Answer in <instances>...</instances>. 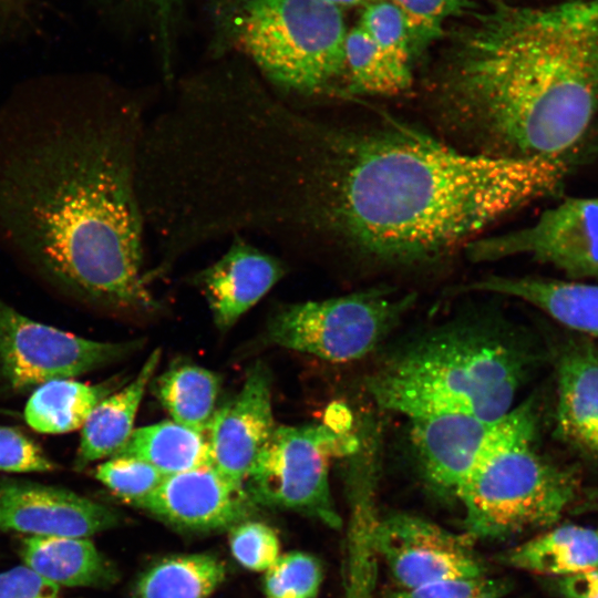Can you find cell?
Listing matches in <instances>:
<instances>
[{
    "label": "cell",
    "mask_w": 598,
    "mask_h": 598,
    "mask_svg": "<svg viewBox=\"0 0 598 598\" xmlns=\"http://www.w3.org/2000/svg\"><path fill=\"white\" fill-rule=\"evenodd\" d=\"M95 477L115 496L136 506L152 494L166 475L136 457L112 456L95 468Z\"/></svg>",
    "instance_id": "obj_28"
},
{
    "label": "cell",
    "mask_w": 598,
    "mask_h": 598,
    "mask_svg": "<svg viewBox=\"0 0 598 598\" xmlns=\"http://www.w3.org/2000/svg\"><path fill=\"white\" fill-rule=\"evenodd\" d=\"M214 22L215 49L245 55L281 92L313 96L344 83L348 31L327 0H223Z\"/></svg>",
    "instance_id": "obj_5"
},
{
    "label": "cell",
    "mask_w": 598,
    "mask_h": 598,
    "mask_svg": "<svg viewBox=\"0 0 598 598\" xmlns=\"http://www.w3.org/2000/svg\"><path fill=\"white\" fill-rule=\"evenodd\" d=\"M143 103L110 85L24 90L0 104V248L56 289L158 308L143 272Z\"/></svg>",
    "instance_id": "obj_2"
},
{
    "label": "cell",
    "mask_w": 598,
    "mask_h": 598,
    "mask_svg": "<svg viewBox=\"0 0 598 598\" xmlns=\"http://www.w3.org/2000/svg\"><path fill=\"white\" fill-rule=\"evenodd\" d=\"M558 589L565 598H598V567L559 578Z\"/></svg>",
    "instance_id": "obj_36"
},
{
    "label": "cell",
    "mask_w": 598,
    "mask_h": 598,
    "mask_svg": "<svg viewBox=\"0 0 598 598\" xmlns=\"http://www.w3.org/2000/svg\"><path fill=\"white\" fill-rule=\"evenodd\" d=\"M574 164L468 153L391 117L329 123L262 92L227 137L219 185L238 233L410 267L465 248L498 219L557 192Z\"/></svg>",
    "instance_id": "obj_1"
},
{
    "label": "cell",
    "mask_w": 598,
    "mask_h": 598,
    "mask_svg": "<svg viewBox=\"0 0 598 598\" xmlns=\"http://www.w3.org/2000/svg\"><path fill=\"white\" fill-rule=\"evenodd\" d=\"M161 354V349H155L133 380L102 400L91 412L81 427L74 460L76 471L111 457L130 439L138 406L156 372Z\"/></svg>",
    "instance_id": "obj_19"
},
{
    "label": "cell",
    "mask_w": 598,
    "mask_h": 598,
    "mask_svg": "<svg viewBox=\"0 0 598 598\" xmlns=\"http://www.w3.org/2000/svg\"><path fill=\"white\" fill-rule=\"evenodd\" d=\"M220 378L192 363L175 364L154 382L153 391L173 421L204 433L216 411Z\"/></svg>",
    "instance_id": "obj_24"
},
{
    "label": "cell",
    "mask_w": 598,
    "mask_h": 598,
    "mask_svg": "<svg viewBox=\"0 0 598 598\" xmlns=\"http://www.w3.org/2000/svg\"><path fill=\"white\" fill-rule=\"evenodd\" d=\"M20 556L59 587H104L116 579L112 564L87 537L27 536Z\"/></svg>",
    "instance_id": "obj_20"
},
{
    "label": "cell",
    "mask_w": 598,
    "mask_h": 598,
    "mask_svg": "<svg viewBox=\"0 0 598 598\" xmlns=\"http://www.w3.org/2000/svg\"><path fill=\"white\" fill-rule=\"evenodd\" d=\"M229 545L236 560L255 571L267 570L280 556L276 533L260 522L244 520L233 526Z\"/></svg>",
    "instance_id": "obj_31"
},
{
    "label": "cell",
    "mask_w": 598,
    "mask_h": 598,
    "mask_svg": "<svg viewBox=\"0 0 598 598\" xmlns=\"http://www.w3.org/2000/svg\"><path fill=\"white\" fill-rule=\"evenodd\" d=\"M534 441L525 437L498 450L458 488L463 534L471 540L550 527L575 499V475L540 456Z\"/></svg>",
    "instance_id": "obj_6"
},
{
    "label": "cell",
    "mask_w": 598,
    "mask_h": 598,
    "mask_svg": "<svg viewBox=\"0 0 598 598\" xmlns=\"http://www.w3.org/2000/svg\"><path fill=\"white\" fill-rule=\"evenodd\" d=\"M113 378L97 384L71 379L49 381L35 388L24 408V420L40 433L61 434L81 429L94 408L121 388Z\"/></svg>",
    "instance_id": "obj_22"
},
{
    "label": "cell",
    "mask_w": 598,
    "mask_h": 598,
    "mask_svg": "<svg viewBox=\"0 0 598 598\" xmlns=\"http://www.w3.org/2000/svg\"><path fill=\"white\" fill-rule=\"evenodd\" d=\"M322 580L319 561L311 555L293 551L279 556L267 569L268 598H316Z\"/></svg>",
    "instance_id": "obj_29"
},
{
    "label": "cell",
    "mask_w": 598,
    "mask_h": 598,
    "mask_svg": "<svg viewBox=\"0 0 598 598\" xmlns=\"http://www.w3.org/2000/svg\"><path fill=\"white\" fill-rule=\"evenodd\" d=\"M430 93L465 152L577 159L598 133V0L478 13L455 33Z\"/></svg>",
    "instance_id": "obj_3"
},
{
    "label": "cell",
    "mask_w": 598,
    "mask_h": 598,
    "mask_svg": "<svg viewBox=\"0 0 598 598\" xmlns=\"http://www.w3.org/2000/svg\"><path fill=\"white\" fill-rule=\"evenodd\" d=\"M415 300L379 287L283 306L269 319L266 340L331 362L354 361L378 348Z\"/></svg>",
    "instance_id": "obj_8"
},
{
    "label": "cell",
    "mask_w": 598,
    "mask_h": 598,
    "mask_svg": "<svg viewBox=\"0 0 598 598\" xmlns=\"http://www.w3.org/2000/svg\"><path fill=\"white\" fill-rule=\"evenodd\" d=\"M151 30L161 55L162 69L172 79L175 37L183 13L184 0H124Z\"/></svg>",
    "instance_id": "obj_32"
},
{
    "label": "cell",
    "mask_w": 598,
    "mask_h": 598,
    "mask_svg": "<svg viewBox=\"0 0 598 598\" xmlns=\"http://www.w3.org/2000/svg\"><path fill=\"white\" fill-rule=\"evenodd\" d=\"M405 16L415 58L443 34L445 22L461 13L468 0H388Z\"/></svg>",
    "instance_id": "obj_30"
},
{
    "label": "cell",
    "mask_w": 598,
    "mask_h": 598,
    "mask_svg": "<svg viewBox=\"0 0 598 598\" xmlns=\"http://www.w3.org/2000/svg\"><path fill=\"white\" fill-rule=\"evenodd\" d=\"M346 92L396 95L412 85L413 74L388 58L357 24L344 42Z\"/></svg>",
    "instance_id": "obj_26"
},
{
    "label": "cell",
    "mask_w": 598,
    "mask_h": 598,
    "mask_svg": "<svg viewBox=\"0 0 598 598\" xmlns=\"http://www.w3.org/2000/svg\"><path fill=\"white\" fill-rule=\"evenodd\" d=\"M60 587L28 566L0 573V598H59Z\"/></svg>",
    "instance_id": "obj_35"
},
{
    "label": "cell",
    "mask_w": 598,
    "mask_h": 598,
    "mask_svg": "<svg viewBox=\"0 0 598 598\" xmlns=\"http://www.w3.org/2000/svg\"><path fill=\"white\" fill-rule=\"evenodd\" d=\"M255 505L244 486L208 466L166 476L136 507L176 527L214 530L244 522Z\"/></svg>",
    "instance_id": "obj_15"
},
{
    "label": "cell",
    "mask_w": 598,
    "mask_h": 598,
    "mask_svg": "<svg viewBox=\"0 0 598 598\" xmlns=\"http://www.w3.org/2000/svg\"><path fill=\"white\" fill-rule=\"evenodd\" d=\"M473 540L425 518L398 513L377 518L372 545L402 589L485 576Z\"/></svg>",
    "instance_id": "obj_12"
},
{
    "label": "cell",
    "mask_w": 598,
    "mask_h": 598,
    "mask_svg": "<svg viewBox=\"0 0 598 598\" xmlns=\"http://www.w3.org/2000/svg\"><path fill=\"white\" fill-rule=\"evenodd\" d=\"M360 445L350 412L336 405L320 424L278 425L244 487L255 504L290 509L340 527L329 486V462Z\"/></svg>",
    "instance_id": "obj_7"
},
{
    "label": "cell",
    "mask_w": 598,
    "mask_h": 598,
    "mask_svg": "<svg viewBox=\"0 0 598 598\" xmlns=\"http://www.w3.org/2000/svg\"><path fill=\"white\" fill-rule=\"evenodd\" d=\"M506 564L559 578L598 567V530L565 524L512 548Z\"/></svg>",
    "instance_id": "obj_21"
},
{
    "label": "cell",
    "mask_w": 598,
    "mask_h": 598,
    "mask_svg": "<svg viewBox=\"0 0 598 598\" xmlns=\"http://www.w3.org/2000/svg\"><path fill=\"white\" fill-rule=\"evenodd\" d=\"M358 25L393 62L412 71L415 59L412 33L402 11L388 0L363 6Z\"/></svg>",
    "instance_id": "obj_27"
},
{
    "label": "cell",
    "mask_w": 598,
    "mask_h": 598,
    "mask_svg": "<svg viewBox=\"0 0 598 598\" xmlns=\"http://www.w3.org/2000/svg\"><path fill=\"white\" fill-rule=\"evenodd\" d=\"M117 513L73 491L0 478V528L28 536L89 537L114 527Z\"/></svg>",
    "instance_id": "obj_14"
},
{
    "label": "cell",
    "mask_w": 598,
    "mask_h": 598,
    "mask_svg": "<svg viewBox=\"0 0 598 598\" xmlns=\"http://www.w3.org/2000/svg\"><path fill=\"white\" fill-rule=\"evenodd\" d=\"M56 468L38 443L17 429L0 425V471L45 473Z\"/></svg>",
    "instance_id": "obj_33"
},
{
    "label": "cell",
    "mask_w": 598,
    "mask_h": 598,
    "mask_svg": "<svg viewBox=\"0 0 598 598\" xmlns=\"http://www.w3.org/2000/svg\"><path fill=\"white\" fill-rule=\"evenodd\" d=\"M141 340L101 342L34 321L0 299V377L14 391L71 379L125 358Z\"/></svg>",
    "instance_id": "obj_10"
},
{
    "label": "cell",
    "mask_w": 598,
    "mask_h": 598,
    "mask_svg": "<svg viewBox=\"0 0 598 598\" xmlns=\"http://www.w3.org/2000/svg\"><path fill=\"white\" fill-rule=\"evenodd\" d=\"M534 355L504 323L463 318L391 352L367 378L382 409L409 420L470 414L497 419L513 409Z\"/></svg>",
    "instance_id": "obj_4"
},
{
    "label": "cell",
    "mask_w": 598,
    "mask_h": 598,
    "mask_svg": "<svg viewBox=\"0 0 598 598\" xmlns=\"http://www.w3.org/2000/svg\"><path fill=\"white\" fill-rule=\"evenodd\" d=\"M112 456L140 458L166 476L212 466L207 436L174 421L134 430Z\"/></svg>",
    "instance_id": "obj_23"
},
{
    "label": "cell",
    "mask_w": 598,
    "mask_h": 598,
    "mask_svg": "<svg viewBox=\"0 0 598 598\" xmlns=\"http://www.w3.org/2000/svg\"><path fill=\"white\" fill-rule=\"evenodd\" d=\"M509 587L504 579L486 575L475 578L446 579L401 589L391 598H502Z\"/></svg>",
    "instance_id": "obj_34"
},
{
    "label": "cell",
    "mask_w": 598,
    "mask_h": 598,
    "mask_svg": "<svg viewBox=\"0 0 598 598\" xmlns=\"http://www.w3.org/2000/svg\"><path fill=\"white\" fill-rule=\"evenodd\" d=\"M339 8H349L355 6H365L367 3L374 0H327Z\"/></svg>",
    "instance_id": "obj_37"
},
{
    "label": "cell",
    "mask_w": 598,
    "mask_h": 598,
    "mask_svg": "<svg viewBox=\"0 0 598 598\" xmlns=\"http://www.w3.org/2000/svg\"><path fill=\"white\" fill-rule=\"evenodd\" d=\"M556 433L598 461V352L592 343H568L558 361Z\"/></svg>",
    "instance_id": "obj_17"
},
{
    "label": "cell",
    "mask_w": 598,
    "mask_h": 598,
    "mask_svg": "<svg viewBox=\"0 0 598 598\" xmlns=\"http://www.w3.org/2000/svg\"><path fill=\"white\" fill-rule=\"evenodd\" d=\"M519 298L575 331L598 337V283L536 277L488 276L453 289Z\"/></svg>",
    "instance_id": "obj_18"
},
{
    "label": "cell",
    "mask_w": 598,
    "mask_h": 598,
    "mask_svg": "<svg viewBox=\"0 0 598 598\" xmlns=\"http://www.w3.org/2000/svg\"><path fill=\"white\" fill-rule=\"evenodd\" d=\"M410 437L419 467L437 491L455 496L470 474L498 450L536 436L532 400L497 419L440 414L410 420Z\"/></svg>",
    "instance_id": "obj_9"
},
{
    "label": "cell",
    "mask_w": 598,
    "mask_h": 598,
    "mask_svg": "<svg viewBox=\"0 0 598 598\" xmlns=\"http://www.w3.org/2000/svg\"><path fill=\"white\" fill-rule=\"evenodd\" d=\"M464 250L476 262L527 255L569 279L598 278V197L566 198L530 226L476 238Z\"/></svg>",
    "instance_id": "obj_11"
},
{
    "label": "cell",
    "mask_w": 598,
    "mask_h": 598,
    "mask_svg": "<svg viewBox=\"0 0 598 598\" xmlns=\"http://www.w3.org/2000/svg\"><path fill=\"white\" fill-rule=\"evenodd\" d=\"M588 499H589V503L594 506V508L598 509V489L591 492Z\"/></svg>",
    "instance_id": "obj_38"
},
{
    "label": "cell",
    "mask_w": 598,
    "mask_h": 598,
    "mask_svg": "<svg viewBox=\"0 0 598 598\" xmlns=\"http://www.w3.org/2000/svg\"><path fill=\"white\" fill-rule=\"evenodd\" d=\"M271 385L269 368L256 361L248 369L240 391L216 409L207 427L212 466L240 486L277 426Z\"/></svg>",
    "instance_id": "obj_13"
},
{
    "label": "cell",
    "mask_w": 598,
    "mask_h": 598,
    "mask_svg": "<svg viewBox=\"0 0 598 598\" xmlns=\"http://www.w3.org/2000/svg\"><path fill=\"white\" fill-rule=\"evenodd\" d=\"M224 563L214 555L167 557L137 580L136 598H205L225 579Z\"/></svg>",
    "instance_id": "obj_25"
},
{
    "label": "cell",
    "mask_w": 598,
    "mask_h": 598,
    "mask_svg": "<svg viewBox=\"0 0 598 598\" xmlns=\"http://www.w3.org/2000/svg\"><path fill=\"white\" fill-rule=\"evenodd\" d=\"M277 257L235 236L227 251L197 274L216 327L224 331L254 307L285 275Z\"/></svg>",
    "instance_id": "obj_16"
}]
</instances>
